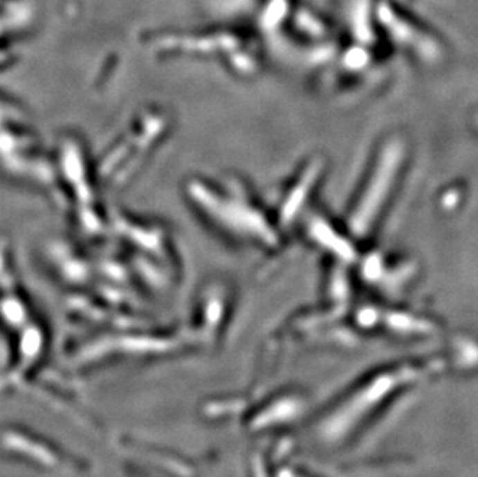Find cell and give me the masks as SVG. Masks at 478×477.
<instances>
[{"label":"cell","instance_id":"obj_1","mask_svg":"<svg viewBox=\"0 0 478 477\" xmlns=\"http://www.w3.org/2000/svg\"><path fill=\"white\" fill-rule=\"evenodd\" d=\"M429 372V369L421 370L405 366L367 378L361 386L344 397L345 400L338 403L336 408L324 418L320 424V437L331 443L345 440L353 431L362 426L367 418L373 417L379 408L387 404L392 395H396L405 384L428 375Z\"/></svg>","mask_w":478,"mask_h":477}]
</instances>
